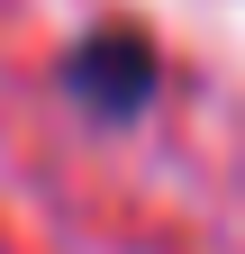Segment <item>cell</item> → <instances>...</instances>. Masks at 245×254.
Returning a JSON list of instances; mask_svg holds the SVG:
<instances>
[{
  "mask_svg": "<svg viewBox=\"0 0 245 254\" xmlns=\"http://www.w3.org/2000/svg\"><path fill=\"white\" fill-rule=\"evenodd\" d=\"M64 82H73L82 109L127 118V109H145V91H155V46H145L136 27H100V37H82L64 55Z\"/></svg>",
  "mask_w": 245,
  "mask_h": 254,
  "instance_id": "obj_1",
  "label": "cell"
}]
</instances>
